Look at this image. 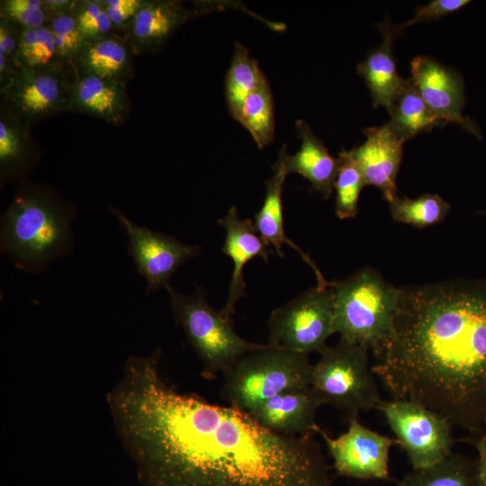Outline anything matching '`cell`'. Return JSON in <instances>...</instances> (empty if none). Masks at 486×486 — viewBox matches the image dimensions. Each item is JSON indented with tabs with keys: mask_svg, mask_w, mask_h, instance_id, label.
Segmentation results:
<instances>
[{
	"mask_svg": "<svg viewBox=\"0 0 486 486\" xmlns=\"http://www.w3.org/2000/svg\"><path fill=\"white\" fill-rule=\"evenodd\" d=\"M162 352L130 356L106 394L141 486H332L320 445L168 384Z\"/></svg>",
	"mask_w": 486,
	"mask_h": 486,
	"instance_id": "1",
	"label": "cell"
},
{
	"mask_svg": "<svg viewBox=\"0 0 486 486\" xmlns=\"http://www.w3.org/2000/svg\"><path fill=\"white\" fill-rule=\"evenodd\" d=\"M372 370L392 399L486 431V279L400 287L392 334Z\"/></svg>",
	"mask_w": 486,
	"mask_h": 486,
	"instance_id": "2",
	"label": "cell"
},
{
	"mask_svg": "<svg viewBox=\"0 0 486 486\" xmlns=\"http://www.w3.org/2000/svg\"><path fill=\"white\" fill-rule=\"evenodd\" d=\"M72 221L66 206L43 194L23 191L3 215L1 251L18 267L40 271L71 248Z\"/></svg>",
	"mask_w": 486,
	"mask_h": 486,
	"instance_id": "3",
	"label": "cell"
},
{
	"mask_svg": "<svg viewBox=\"0 0 486 486\" xmlns=\"http://www.w3.org/2000/svg\"><path fill=\"white\" fill-rule=\"evenodd\" d=\"M332 286L335 333L372 353L380 349L392 331L400 288L371 266Z\"/></svg>",
	"mask_w": 486,
	"mask_h": 486,
	"instance_id": "4",
	"label": "cell"
},
{
	"mask_svg": "<svg viewBox=\"0 0 486 486\" xmlns=\"http://www.w3.org/2000/svg\"><path fill=\"white\" fill-rule=\"evenodd\" d=\"M309 356L265 345L239 357L223 374L221 397L250 413L271 398L310 385Z\"/></svg>",
	"mask_w": 486,
	"mask_h": 486,
	"instance_id": "5",
	"label": "cell"
},
{
	"mask_svg": "<svg viewBox=\"0 0 486 486\" xmlns=\"http://www.w3.org/2000/svg\"><path fill=\"white\" fill-rule=\"evenodd\" d=\"M166 290L175 320L201 361L205 378H215L246 353L265 346L242 338L232 319L210 304L202 286H197L192 294H183L171 285Z\"/></svg>",
	"mask_w": 486,
	"mask_h": 486,
	"instance_id": "6",
	"label": "cell"
},
{
	"mask_svg": "<svg viewBox=\"0 0 486 486\" xmlns=\"http://www.w3.org/2000/svg\"><path fill=\"white\" fill-rule=\"evenodd\" d=\"M376 379L368 351L339 338L335 345L327 346L312 364L310 386L324 404L342 410L351 418L376 409L381 402Z\"/></svg>",
	"mask_w": 486,
	"mask_h": 486,
	"instance_id": "7",
	"label": "cell"
},
{
	"mask_svg": "<svg viewBox=\"0 0 486 486\" xmlns=\"http://www.w3.org/2000/svg\"><path fill=\"white\" fill-rule=\"evenodd\" d=\"M268 344L309 356L320 354L335 333L332 283L316 285L271 313Z\"/></svg>",
	"mask_w": 486,
	"mask_h": 486,
	"instance_id": "8",
	"label": "cell"
},
{
	"mask_svg": "<svg viewBox=\"0 0 486 486\" xmlns=\"http://www.w3.org/2000/svg\"><path fill=\"white\" fill-rule=\"evenodd\" d=\"M376 409L385 417L413 470L434 465L453 453V425L439 414L406 400H381Z\"/></svg>",
	"mask_w": 486,
	"mask_h": 486,
	"instance_id": "9",
	"label": "cell"
},
{
	"mask_svg": "<svg viewBox=\"0 0 486 486\" xmlns=\"http://www.w3.org/2000/svg\"><path fill=\"white\" fill-rule=\"evenodd\" d=\"M110 211L124 229L129 252L146 282V293L166 289L177 269L201 252V247L185 244L173 236L152 231L133 223L120 210Z\"/></svg>",
	"mask_w": 486,
	"mask_h": 486,
	"instance_id": "10",
	"label": "cell"
},
{
	"mask_svg": "<svg viewBox=\"0 0 486 486\" xmlns=\"http://www.w3.org/2000/svg\"><path fill=\"white\" fill-rule=\"evenodd\" d=\"M324 440L336 472L360 480H390L389 455L395 438L379 434L364 425L357 417L349 418L347 430L337 437L320 428L318 432Z\"/></svg>",
	"mask_w": 486,
	"mask_h": 486,
	"instance_id": "11",
	"label": "cell"
},
{
	"mask_svg": "<svg viewBox=\"0 0 486 486\" xmlns=\"http://www.w3.org/2000/svg\"><path fill=\"white\" fill-rule=\"evenodd\" d=\"M71 84L65 68H20L1 90L11 112L28 129L42 118L70 111Z\"/></svg>",
	"mask_w": 486,
	"mask_h": 486,
	"instance_id": "12",
	"label": "cell"
},
{
	"mask_svg": "<svg viewBox=\"0 0 486 486\" xmlns=\"http://www.w3.org/2000/svg\"><path fill=\"white\" fill-rule=\"evenodd\" d=\"M410 67V78L427 105L443 124L456 123L482 140L477 123L462 113L466 103L462 76L454 68L428 56L415 57Z\"/></svg>",
	"mask_w": 486,
	"mask_h": 486,
	"instance_id": "13",
	"label": "cell"
},
{
	"mask_svg": "<svg viewBox=\"0 0 486 486\" xmlns=\"http://www.w3.org/2000/svg\"><path fill=\"white\" fill-rule=\"evenodd\" d=\"M197 5L191 10L180 1L146 0L122 36L134 54L154 52L188 19L217 10L213 2Z\"/></svg>",
	"mask_w": 486,
	"mask_h": 486,
	"instance_id": "14",
	"label": "cell"
},
{
	"mask_svg": "<svg viewBox=\"0 0 486 486\" xmlns=\"http://www.w3.org/2000/svg\"><path fill=\"white\" fill-rule=\"evenodd\" d=\"M366 140L349 150L366 185H374L390 202L397 196V176L402 159L403 143L388 123L364 129Z\"/></svg>",
	"mask_w": 486,
	"mask_h": 486,
	"instance_id": "15",
	"label": "cell"
},
{
	"mask_svg": "<svg viewBox=\"0 0 486 486\" xmlns=\"http://www.w3.org/2000/svg\"><path fill=\"white\" fill-rule=\"evenodd\" d=\"M218 223L225 230L221 252L233 263L227 302L220 312L225 318L231 319L235 314L237 302L247 295L243 274L245 266L257 256L267 262L270 254L274 252L256 232L253 220L239 218L236 206L230 207L227 213L218 220Z\"/></svg>",
	"mask_w": 486,
	"mask_h": 486,
	"instance_id": "16",
	"label": "cell"
},
{
	"mask_svg": "<svg viewBox=\"0 0 486 486\" xmlns=\"http://www.w3.org/2000/svg\"><path fill=\"white\" fill-rule=\"evenodd\" d=\"M322 405V399L310 385L284 392L248 414L276 434L308 436L320 428L316 416Z\"/></svg>",
	"mask_w": 486,
	"mask_h": 486,
	"instance_id": "17",
	"label": "cell"
},
{
	"mask_svg": "<svg viewBox=\"0 0 486 486\" xmlns=\"http://www.w3.org/2000/svg\"><path fill=\"white\" fill-rule=\"evenodd\" d=\"M286 151V145H284L273 166V175L266 181L264 202L255 214L254 226L259 236L271 249L275 251L278 256H284L283 252L284 244L290 246L312 268L317 277L318 285H327L329 282L324 278L314 261L285 235L282 194L288 176L284 163Z\"/></svg>",
	"mask_w": 486,
	"mask_h": 486,
	"instance_id": "18",
	"label": "cell"
},
{
	"mask_svg": "<svg viewBox=\"0 0 486 486\" xmlns=\"http://www.w3.org/2000/svg\"><path fill=\"white\" fill-rule=\"evenodd\" d=\"M295 126L301 147L292 156L285 152L284 163L287 173L301 175L310 182L312 190L328 199L334 189L338 158L330 155L324 143L303 120H297Z\"/></svg>",
	"mask_w": 486,
	"mask_h": 486,
	"instance_id": "19",
	"label": "cell"
},
{
	"mask_svg": "<svg viewBox=\"0 0 486 486\" xmlns=\"http://www.w3.org/2000/svg\"><path fill=\"white\" fill-rule=\"evenodd\" d=\"M378 27L382 42L368 52L365 59L357 65V72L365 81L374 107L384 106L388 109L405 78L398 74L392 54L393 39L399 33L396 26L385 19L378 23Z\"/></svg>",
	"mask_w": 486,
	"mask_h": 486,
	"instance_id": "20",
	"label": "cell"
},
{
	"mask_svg": "<svg viewBox=\"0 0 486 486\" xmlns=\"http://www.w3.org/2000/svg\"><path fill=\"white\" fill-rule=\"evenodd\" d=\"M70 111L119 122L127 107L125 83L74 73Z\"/></svg>",
	"mask_w": 486,
	"mask_h": 486,
	"instance_id": "21",
	"label": "cell"
},
{
	"mask_svg": "<svg viewBox=\"0 0 486 486\" xmlns=\"http://www.w3.org/2000/svg\"><path fill=\"white\" fill-rule=\"evenodd\" d=\"M133 51L116 32L100 40L86 43L73 64V72L126 83L132 76Z\"/></svg>",
	"mask_w": 486,
	"mask_h": 486,
	"instance_id": "22",
	"label": "cell"
},
{
	"mask_svg": "<svg viewBox=\"0 0 486 486\" xmlns=\"http://www.w3.org/2000/svg\"><path fill=\"white\" fill-rule=\"evenodd\" d=\"M387 110L391 117L387 123L404 142L435 127L445 126L427 105L410 77L405 78Z\"/></svg>",
	"mask_w": 486,
	"mask_h": 486,
	"instance_id": "23",
	"label": "cell"
},
{
	"mask_svg": "<svg viewBox=\"0 0 486 486\" xmlns=\"http://www.w3.org/2000/svg\"><path fill=\"white\" fill-rule=\"evenodd\" d=\"M398 486H483L478 461L452 453L424 469L413 470Z\"/></svg>",
	"mask_w": 486,
	"mask_h": 486,
	"instance_id": "24",
	"label": "cell"
},
{
	"mask_svg": "<svg viewBox=\"0 0 486 486\" xmlns=\"http://www.w3.org/2000/svg\"><path fill=\"white\" fill-rule=\"evenodd\" d=\"M265 75L248 50L235 42L230 65L225 76V97L229 112L236 121L246 98L257 87Z\"/></svg>",
	"mask_w": 486,
	"mask_h": 486,
	"instance_id": "25",
	"label": "cell"
},
{
	"mask_svg": "<svg viewBox=\"0 0 486 486\" xmlns=\"http://www.w3.org/2000/svg\"><path fill=\"white\" fill-rule=\"evenodd\" d=\"M236 121L249 131L259 148H264L273 142L274 99L265 76L257 87L244 101Z\"/></svg>",
	"mask_w": 486,
	"mask_h": 486,
	"instance_id": "26",
	"label": "cell"
},
{
	"mask_svg": "<svg viewBox=\"0 0 486 486\" xmlns=\"http://www.w3.org/2000/svg\"><path fill=\"white\" fill-rule=\"evenodd\" d=\"M389 205L394 221L419 229L443 221L451 209L446 201L433 194H425L414 199L397 195Z\"/></svg>",
	"mask_w": 486,
	"mask_h": 486,
	"instance_id": "27",
	"label": "cell"
},
{
	"mask_svg": "<svg viewBox=\"0 0 486 486\" xmlns=\"http://www.w3.org/2000/svg\"><path fill=\"white\" fill-rule=\"evenodd\" d=\"M16 65L18 69L66 68L58 58L54 36L49 25L21 30Z\"/></svg>",
	"mask_w": 486,
	"mask_h": 486,
	"instance_id": "28",
	"label": "cell"
},
{
	"mask_svg": "<svg viewBox=\"0 0 486 486\" xmlns=\"http://www.w3.org/2000/svg\"><path fill=\"white\" fill-rule=\"evenodd\" d=\"M338 160V171L334 182L335 212L340 220L352 219L357 214L359 196L366 184L359 166L349 151H341Z\"/></svg>",
	"mask_w": 486,
	"mask_h": 486,
	"instance_id": "29",
	"label": "cell"
},
{
	"mask_svg": "<svg viewBox=\"0 0 486 486\" xmlns=\"http://www.w3.org/2000/svg\"><path fill=\"white\" fill-rule=\"evenodd\" d=\"M26 127L11 111L1 112L0 167L2 176L21 169L28 157Z\"/></svg>",
	"mask_w": 486,
	"mask_h": 486,
	"instance_id": "30",
	"label": "cell"
},
{
	"mask_svg": "<svg viewBox=\"0 0 486 486\" xmlns=\"http://www.w3.org/2000/svg\"><path fill=\"white\" fill-rule=\"evenodd\" d=\"M73 11L53 14L48 23L61 63L72 70L75 59L86 44L78 30Z\"/></svg>",
	"mask_w": 486,
	"mask_h": 486,
	"instance_id": "31",
	"label": "cell"
},
{
	"mask_svg": "<svg viewBox=\"0 0 486 486\" xmlns=\"http://www.w3.org/2000/svg\"><path fill=\"white\" fill-rule=\"evenodd\" d=\"M73 14L86 43L100 40L116 32L103 0H79Z\"/></svg>",
	"mask_w": 486,
	"mask_h": 486,
	"instance_id": "32",
	"label": "cell"
},
{
	"mask_svg": "<svg viewBox=\"0 0 486 486\" xmlns=\"http://www.w3.org/2000/svg\"><path fill=\"white\" fill-rule=\"evenodd\" d=\"M1 16L22 29H36L48 25L50 15L44 0H2Z\"/></svg>",
	"mask_w": 486,
	"mask_h": 486,
	"instance_id": "33",
	"label": "cell"
},
{
	"mask_svg": "<svg viewBox=\"0 0 486 486\" xmlns=\"http://www.w3.org/2000/svg\"><path fill=\"white\" fill-rule=\"evenodd\" d=\"M470 2L469 0H433L425 5L418 6L413 17L404 23L397 25L396 29L400 32L415 23L436 21L446 14L462 9Z\"/></svg>",
	"mask_w": 486,
	"mask_h": 486,
	"instance_id": "34",
	"label": "cell"
},
{
	"mask_svg": "<svg viewBox=\"0 0 486 486\" xmlns=\"http://www.w3.org/2000/svg\"><path fill=\"white\" fill-rule=\"evenodd\" d=\"M145 3L146 0H103L116 32H123Z\"/></svg>",
	"mask_w": 486,
	"mask_h": 486,
	"instance_id": "35",
	"label": "cell"
},
{
	"mask_svg": "<svg viewBox=\"0 0 486 486\" xmlns=\"http://www.w3.org/2000/svg\"><path fill=\"white\" fill-rule=\"evenodd\" d=\"M22 28L12 21L0 18V56L5 58L14 68H17L16 58ZM19 70V69H18Z\"/></svg>",
	"mask_w": 486,
	"mask_h": 486,
	"instance_id": "36",
	"label": "cell"
},
{
	"mask_svg": "<svg viewBox=\"0 0 486 486\" xmlns=\"http://www.w3.org/2000/svg\"><path fill=\"white\" fill-rule=\"evenodd\" d=\"M471 441L478 452V466L483 486H486V431L471 436Z\"/></svg>",
	"mask_w": 486,
	"mask_h": 486,
	"instance_id": "37",
	"label": "cell"
},
{
	"mask_svg": "<svg viewBox=\"0 0 486 486\" xmlns=\"http://www.w3.org/2000/svg\"><path fill=\"white\" fill-rule=\"evenodd\" d=\"M76 3V0H44V4L50 16L74 10Z\"/></svg>",
	"mask_w": 486,
	"mask_h": 486,
	"instance_id": "38",
	"label": "cell"
}]
</instances>
